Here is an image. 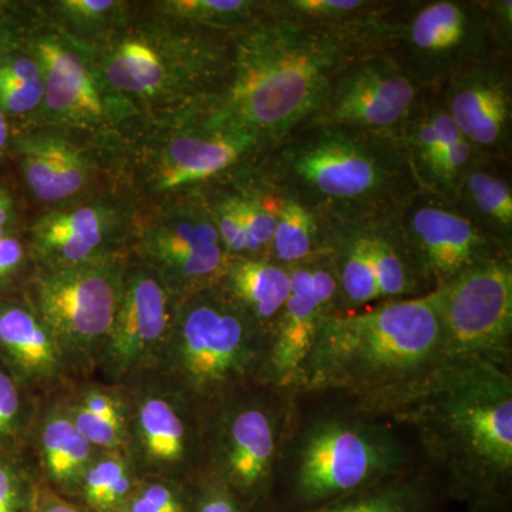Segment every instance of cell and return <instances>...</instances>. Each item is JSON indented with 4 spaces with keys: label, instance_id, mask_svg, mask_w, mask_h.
<instances>
[{
    "label": "cell",
    "instance_id": "8d00e7d4",
    "mask_svg": "<svg viewBox=\"0 0 512 512\" xmlns=\"http://www.w3.org/2000/svg\"><path fill=\"white\" fill-rule=\"evenodd\" d=\"M39 480L28 454L0 450V512H32Z\"/></svg>",
    "mask_w": 512,
    "mask_h": 512
},
{
    "label": "cell",
    "instance_id": "bcb514c9",
    "mask_svg": "<svg viewBox=\"0 0 512 512\" xmlns=\"http://www.w3.org/2000/svg\"><path fill=\"white\" fill-rule=\"evenodd\" d=\"M13 134H15V124L0 110V158L9 156Z\"/></svg>",
    "mask_w": 512,
    "mask_h": 512
},
{
    "label": "cell",
    "instance_id": "603a6c76",
    "mask_svg": "<svg viewBox=\"0 0 512 512\" xmlns=\"http://www.w3.org/2000/svg\"><path fill=\"white\" fill-rule=\"evenodd\" d=\"M26 454L47 487L74 501L100 450L74 426L59 392L40 399Z\"/></svg>",
    "mask_w": 512,
    "mask_h": 512
},
{
    "label": "cell",
    "instance_id": "cb8c5ba5",
    "mask_svg": "<svg viewBox=\"0 0 512 512\" xmlns=\"http://www.w3.org/2000/svg\"><path fill=\"white\" fill-rule=\"evenodd\" d=\"M74 426L100 451H126L130 403L123 383L73 380L60 392Z\"/></svg>",
    "mask_w": 512,
    "mask_h": 512
},
{
    "label": "cell",
    "instance_id": "5b68a950",
    "mask_svg": "<svg viewBox=\"0 0 512 512\" xmlns=\"http://www.w3.org/2000/svg\"><path fill=\"white\" fill-rule=\"evenodd\" d=\"M440 362V319L431 291L390 299L365 312L326 316L296 384L393 404Z\"/></svg>",
    "mask_w": 512,
    "mask_h": 512
},
{
    "label": "cell",
    "instance_id": "e0dca14e",
    "mask_svg": "<svg viewBox=\"0 0 512 512\" xmlns=\"http://www.w3.org/2000/svg\"><path fill=\"white\" fill-rule=\"evenodd\" d=\"M429 92L386 53L367 52L336 74L309 123L339 124L396 136Z\"/></svg>",
    "mask_w": 512,
    "mask_h": 512
},
{
    "label": "cell",
    "instance_id": "9a60e30c",
    "mask_svg": "<svg viewBox=\"0 0 512 512\" xmlns=\"http://www.w3.org/2000/svg\"><path fill=\"white\" fill-rule=\"evenodd\" d=\"M433 292L440 363L481 359L501 366L512 332L511 254L495 255Z\"/></svg>",
    "mask_w": 512,
    "mask_h": 512
},
{
    "label": "cell",
    "instance_id": "d4e9b609",
    "mask_svg": "<svg viewBox=\"0 0 512 512\" xmlns=\"http://www.w3.org/2000/svg\"><path fill=\"white\" fill-rule=\"evenodd\" d=\"M508 163L483 160L468 171L454 205L498 247L511 252L512 185Z\"/></svg>",
    "mask_w": 512,
    "mask_h": 512
},
{
    "label": "cell",
    "instance_id": "83f0119b",
    "mask_svg": "<svg viewBox=\"0 0 512 512\" xmlns=\"http://www.w3.org/2000/svg\"><path fill=\"white\" fill-rule=\"evenodd\" d=\"M325 225L328 229L329 252L338 278L339 306L357 309L367 303L380 301L365 228Z\"/></svg>",
    "mask_w": 512,
    "mask_h": 512
},
{
    "label": "cell",
    "instance_id": "30bf717a",
    "mask_svg": "<svg viewBox=\"0 0 512 512\" xmlns=\"http://www.w3.org/2000/svg\"><path fill=\"white\" fill-rule=\"evenodd\" d=\"M128 256L66 268H35L23 292L55 336L74 380L96 376L123 295Z\"/></svg>",
    "mask_w": 512,
    "mask_h": 512
},
{
    "label": "cell",
    "instance_id": "52a82bcc",
    "mask_svg": "<svg viewBox=\"0 0 512 512\" xmlns=\"http://www.w3.org/2000/svg\"><path fill=\"white\" fill-rule=\"evenodd\" d=\"M268 340L218 284L181 299L153 370L204 413L258 380Z\"/></svg>",
    "mask_w": 512,
    "mask_h": 512
},
{
    "label": "cell",
    "instance_id": "5bb4252c",
    "mask_svg": "<svg viewBox=\"0 0 512 512\" xmlns=\"http://www.w3.org/2000/svg\"><path fill=\"white\" fill-rule=\"evenodd\" d=\"M130 403L127 453L141 478L192 483L202 467V413L156 370L123 382Z\"/></svg>",
    "mask_w": 512,
    "mask_h": 512
},
{
    "label": "cell",
    "instance_id": "4316f807",
    "mask_svg": "<svg viewBox=\"0 0 512 512\" xmlns=\"http://www.w3.org/2000/svg\"><path fill=\"white\" fill-rule=\"evenodd\" d=\"M133 255L156 272L178 301L220 284L232 258L222 245L154 249Z\"/></svg>",
    "mask_w": 512,
    "mask_h": 512
},
{
    "label": "cell",
    "instance_id": "7402d4cb",
    "mask_svg": "<svg viewBox=\"0 0 512 512\" xmlns=\"http://www.w3.org/2000/svg\"><path fill=\"white\" fill-rule=\"evenodd\" d=\"M0 362L39 399L74 380L55 336L23 295L0 293Z\"/></svg>",
    "mask_w": 512,
    "mask_h": 512
},
{
    "label": "cell",
    "instance_id": "9c48e42d",
    "mask_svg": "<svg viewBox=\"0 0 512 512\" xmlns=\"http://www.w3.org/2000/svg\"><path fill=\"white\" fill-rule=\"evenodd\" d=\"M19 39L39 64L45 87L40 110L22 126L119 137L137 119L107 89L89 47L57 28L37 2H22Z\"/></svg>",
    "mask_w": 512,
    "mask_h": 512
},
{
    "label": "cell",
    "instance_id": "277c9868",
    "mask_svg": "<svg viewBox=\"0 0 512 512\" xmlns=\"http://www.w3.org/2000/svg\"><path fill=\"white\" fill-rule=\"evenodd\" d=\"M89 47L111 94L140 117L204 109L231 76L232 36L137 8Z\"/></svg>",
    "mask_w": 512,
    "mask_h": 512
},
{
    "label": "cell",
    "instance_id": "f35d334b",
    "mask_svg": "<svg viewBox=\"0 0 512 512\" xmlns=\"http://www.w3.org/2000/svg\"><path fill=\"white\" fill-rule=\"evenodd\" d=\"M35 271L25 234L0 238V293L22 296Z\"/></svg>",
    "mask_w": 512,
    "mask_h": 512
},
{
    "label": "cell",
    "instance_id": "f1b7e54d",
    "mask_svg": "<svg viewBox=\"0 0 512 512\" xmlns=\"http://www.w3.org/2000/svg\"><path fill=\"white\" fill-rule=\"evenodd\" d=\"M363 228L382 301L429 293L414 265L396 218Z\"/></svg>",
    "mask_w": 512,
    "mask_h": 512
},
{
    "label": "cell",
    "instance_id": "ac0fdd59",
    "mask_svg": "<svg viewBox=\"0 0 512 512\" xmlns=\"http://www.w3.org/2000/svg\"><path fill=\"white\" fill-rule=\"evenodd\" d=\"M178 303L156 272L130 254L119 309L97 363L99 380L123 383L154 369L173 329Z\"/></svg>",
    "mask_w": 512,
    "mask_h": 512
},
{
    "label": "cell",
    "instance_id": "b9f144b4",
    "mask_svg": "<svg viewBox=\"0 0 512 512\" xmlns=\"http://www.w3.org/2000/svg\"><path fill=\"white\" fill-rule=\"evenodd\" d=\"M483 3L500 52L511 59L512 2L511 0H483Z\"/></svg>",
    "mask_w": 512,
    "mask_h": 512
},
{
    "label": "cell",
    "instance_id": "8fae6325",
    "mask_svg": "<svg viewBox=\"0 0 512 512\" xmlns=\"http://www.w3.org/2000/svg\"><path fill=\"white\" fill-rule=\"evenodd\" d=\"M399 453L382 431L330 420L308 431L272 512H311L393 478Z\"/></svg>",
    "mask_w": 512,
    "mask_h": 512
},
{
    "label": "cell",
    "instance_id": "4dcf8cb0",
    "mask_svg": "<svg viewBox=\"0 0 512 512\" xmlns=\"http://www.w3.org/2000/svg\"><path fill=\"white\" fill-rule=\"evenodd\" d=\"M138 2L126 0H45L37 2L53 23L84 46H92L131 15Z\"/></svg>",
    "mask_w": 512,
    "mask_h": 512
},
{
    "label": "cell",
    "instance_id": "ee69618b",
    "mask_svg": "<svg viewBox=\"0 0 512 512\" xmlns=\"http://www.w3.org/2000/svg\"><path fill=\"white\" fill-rule=\"evenodd\" d=\"M20 19L22 2L0 0V52L18 39Z\"/></svg>",
    "mask_w": 512,
    "mask_h": 512
},
{
    "label": "cell",
    "instance_id": "d590c367",
    "mask_svg": "<svg viewBox=\"0 0 512 512\" xmlns=\"http://www.w3.org/2000/svg\"><path fill=\"white\" fill-rule=\"evenodd\" d=\"M386 2L376 0H266L271 18L303 25H350L372 16Z\"/></svg>",
    "mask_w": 512,
    "mask_h": 512
},
{
    "label": "cell",
    "instance_id": "6da1fadb",
    "mask_svg": "<svg viewBox=\"0 0 512 512\" xmlns=\"http://www.w3.org/2000/svg\"><path fill=\"white\" fill-rule=\"evenodd\" d=\"M382 9L340 26L265 16L232 36L231 76L205 109L208 117L254 137L264 151L275 146L312 120L346 64L376 52L375 26Z\"/></svg>",
    "mask_w": 512,
    "mask_h": 512
},
{
    "label": "cell",
    "instance_id": "1f68e13d",
    "mask_svg": "<svg viewBox=\"0 0 512 512\" xmlns=\"http://www.w3.org/2000/svg\"><path fill=\"white\" fill-rule=\"evenodd\" d=\"M141 477L126 451H100L74 503L89 512H123Z\"/></svg>",
    "mask_w": 512,
    "mask_h": 512
},
{
    "label": "cell",
    "instance_id": "d6a6232c",
    "mask_svg": "<svg viewBox=\"0 0 512 512\" xmlns=\"http://www.w3.org/2000/svg\"><path fill=\"white\" fill-rule=\"evenodd\" d=\"M268 259L285 266L298 265L329 251L328 229L308 208L282 195Z\"/></svg>",
    "mask_w": 512,
    "mask_h": 512
},
{
    "label": "cell",
    "instance_id": "ffe728a7",
    "mask_svg": "<svg viewBox=\"0 0 512 512\" xmlns=\"http://www.w3.org/2000/svg\"><path fill=\"white\" fill-rule=\"evenodd\" d=\"M291 295L269 335L259 382L278 387L298 383L322 320L338 313L339 285L330 252L288 266Z\"/></svg>",
    "mask_w": 512,
    "mask_h": 512
},
{
    "label": "cell",
    "instance_id": "ab89813d",
    "mask_svg": "<svg viewBox=\"0 0 512 512\" xmlns=\"http://www.w3.org/2000/svg\"><path fill=\"white\" fill-rule=\"evenodd\" d=\"M43 80H9L0 82V110L16 126L28 123L43 103Z\"/></svg>",
    "mask_w": 512,
    "mask_h": 512
},
{
    "label": "cell",
    "instance_id": "7a4b0ae2",
    "mask_svg": "<svg viewBox=\"0 0 512 512\" xmlns=\"http://www.w3.org/2000/svg\"><path fill=\"white\" fill-rule=\"evenodd\" d=\"M254 168L325 224L392 220L421 192L397 136L339 124H303L264 151Z\"/></svg>",
    "mask_w": 512,
    "mask_h": 512
},
{
    "label": "cell",
    "instance_id": "f546056e",
    "mask_svg": "<svg viewBox=\"0 0 512 512\" xmlns=\"http://www.w3.org/2000/svg\"><path fill=\"white\" fill-rule=\"evenodd\" d=\"M146 8L163 18L234 36L265 16L266 0H154Z\"/></svg>",
    "mask_w": 512,
    "mask_h": 512
},
{
    "label": "cell",
    "instance_id": "44dd1931",
    "mask_svg": "<svg viewBox=\"0 0 512 512\" xmlns=\"http://www.w3.org/2000/svg\"><path fill=\"white\" fill-rule=\"evenodd\" d=\"M511 59L490 57L458 69L437 90L454 126L490 160L510 164L512 143Z\"/></svg>",
    "mask_w": 512,
    "mask_h": 512
},
{
    "label": "cell",
    "instance_id": "3957f363",
    "mask_svg": "<svg viewBox=\"0 0 512 512\" xmlns=\"http://www.w3.org/2000/svg\"><path fill=\"white\" fill-rule=\"evenodd\" d=\"M448 464L447 494L471 508L507 503L512 471V382L487 360L440 363L394 402Z\"/></svg>",
    "mask_w": 512,
    "mask_h": 512
},
{
    "label": "cell",
    "instance_id": "d6986e66",
    "mask_svg": "<svg viewBox=\"0 0 512 512\" xmlns=\"http://www.w3.org/2000/svg\"><path fill=\"white\" fill-rule=\"evenodd\" d=\"M396 221L429 292L495 255L511 254L485 237L456 205L426 192L407 202Z\"/></svg>",
    "mask_w": 512,
    "mask_h": 512
},
{
    "label": "cell",
    "instance_id": "7dc6e473",
    "mask_svg": "<svg viewBox=\"0 0 512 512\" xmlns=\"http://www.w3.org/2000/svg\"><path fill=\"white\" fill-rule=\"evenodd\" d=\"M470 512H507V504L491 505V507L471 508Z\"/></svg>",
    "mask_w": 512,
    "mask_h": 512
},
{
    "label": "cell",
    "instance_id": "e575fe53",
    "mask_svg": "<svg viewBox=\"0 0 512 512\" xmlns=\"http://www.w3.org/2000/svg\"><path fill=\"white\" fill-rule=\"evenodd\" d=\"M40 399L0 362V450L26 453Z\"/></svg>",
    "mask_w": 512,
    "mask_h": 512
},
{
    "label": "cell",
    "instance_id": "2e32d148",
    "mask_svg": "<svg viewBox=\"0 0 512 512\" xmlns=\"http://www.w3.org/2000/svg\"><path fill=\"white\" fill-rule=\"evenodd\" d=\"M138 202L123 190L97 192L43 210L26 227L35 268L96 264L131 254Z\"/></svg>",
    "mask_w": 512,
    "mask_h": 512
},
{
    "label": "cell",
    "instance_id": "ba28073f",
    "mask_svg": "<svg viewBox=\"0 0 512 512\" xmlns=\"http://www.w3.org/2000/svg\"><path fill=\"white\" fill-rule=\"evenodd\" d=\"M375 37L379 52L434 92L468 63L505 57L483 0L387 2Z\"/></svg>",
    "mask_w": 512,
    "mask_h": 512
},
{
    "label": "cell",
    "instance_id": "4fadbf2b",
    "mask_svg": "<svg viewBox=\"0 0 512 512\" xmlns=\"http://www.w3.org/2000/svg\"><path fill=\"white\" fill-rule=\"evenodd\" d=\"M9 156L25 190L43 210L97 192L121 190L120 136H94L59 127H15Z\"/></svg>",
    "mask_w": 512,
    "mask_h": 512
},
{
    "label": "cell",
    "instance_id": "484cf974",
    "mask_svg": "<svg viewBox=\"0 0 512 512\" xmlns=\"http://www.w3.org/2000/svg\"><path fill=\"white\" fill-rule=\"evenodd\" d=\"M220 285L269 335L291 295L288 268L268 258L229 259Z\"/></svg>",
    "mask_w": 512,
    "mask_h": 512
},
{
    "label": "cell",
    "instance_id": "7bdbcfd3",
    "mask_svg": "<svg viewBox=\"0 0 512 512\" xmlns=\"http://www.w3.org/2000/svg\"><path fill=\"white\" fill-rule=\"evenodd\" d=\"M26 227L15 195L8 185L0 180V232L2 234H25Z\"/></svg>",
    "mask_w": 512,
    "mask_h": 512
},
{
    "label": "cell",
    "instance_id": "60d3db41",
    "mask_svg": "<svg viewBox=\"0 0 512 512\" xmlns=\"http://www.w3.org/2000/svg\"><path fill=\"white\" fill-rule=\"evenodd\" d=\"M191 512H249L220 481L198 476L191 483Z\"/></svg>",
    "mask_w": 512,
    "mask_h": 512
},
{
    "label": "cell",
    "instance_id": "8992f818",
    "mask_svg": "<svg viewBox=\"0 0 512 512\" xmlns=\"http://www.w3.org/2000/svg\"><path fill=\"white\" fill-rule=\"evenodd\" d=\"M204 109L140 117L120 134L119 185L150 204L200 191L255 163L264 148L212 123Z\"/></svg>",
    "mask_w": 512,
    "mask_h": 512
},
{
    "label": "cell",
    "instance_id": "836d02e7",
    "mask_svg": "<svg viewBox=\"0 0 512 512\" xmlns=\"http://www.w3.org/2000/svg\"><path fill=\"white\" fill-rule=\"evenodd\" d=\"M440 497L420 478H390L311 512H437Z\"/></svg>",
    "mask_w": 512,
    "mask_h": 512
},
{
    "label": "cell",
    "instance_id": "f6af8a7d",
    "mask_svg": "<svg viewBox=\"0 0 512 512\" xmlns=\"http://www.w3.org/2000/svg\"><path fill=\"white\" fill-rule=\"evenodd\" d=\"M32 512H89L80 507L72 500L55 493L52 488L47 487L42 480H39L37 487L36 501Z\"/></svg>",
    "mask_w": 512,
    "mask_h": 512
},
{
    "label": "cell",
    "instance_id": "74e56055",
    "mask_svg": "<svg viewBox=\"0 0 512 512\" xmlns=\"http://www.w3.org/2000/svg\"><path fill=\"white\" fill-rule=\"evenodd\" d=\"M123 512H191V483L141 478Z\"/></svg>",
    "mask_w": 512,
    "mask_h": 512
},
{
    "label": "cell",
    "instance_id": "7c38bea8",
    "mask_svg": "<svg viewBox=\"0 0 512 512\" xmlns=\"http://www.w3.org/2000/svg\"><path fill=\"white\" fill-rule=\"evenodd\" d=\"M278 427L274 413L247 389L202 413L200 476L220 481L249 512H271Z\"/></svg>",
    "mask_w": 512,
    "mask_h": 512
}]
</instances>
